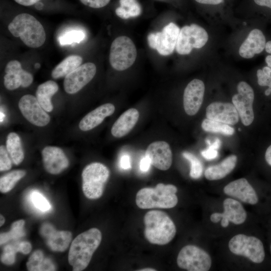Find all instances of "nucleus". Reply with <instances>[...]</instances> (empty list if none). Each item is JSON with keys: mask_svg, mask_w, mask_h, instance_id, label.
<instances>
[{"mask_svg": "<svg viewBox=\"0 0 271 271\" xmlns=\"http://www.w3.org/2000/svg\"><path fill=\"white\" fill-rule=\"evenodd\" d=\"M177 192V188L173 185L159 183L155 188L146 187L140 190L136 195V203L143 209L173 208L178 201Z\"/></svg>", "mask_w": 271, "mask_h": 271, "instance_id": "4", "label": "nucleus"}, {"mask_svg": "<svg viewBox=\"0 0 271 271\" xmlns=\"http://www.w3.org/2000/svg\"><path fill=\"white\" fill-rule=\"evenodd\" d=\"M120 166L124 170L129 169L131 168L130 157L127 155H123L120 160Z\"/></svg>", "mask_w": 271, "mask_h": 271, "instance_id": "42", "label": "nucleus"}, {"mask_svg": "<svg viewBox=\"0 0 271 271\" xmlns=\"http://www.w3.org/2000/svg\"><path fill=\"white\" fill-rule=\"evenodd\" d=\"M116 15L123 19H127L130 18L127 13L121 7H117L115 11Z\"/></svg>", "mask_w": 271, "mask_h": 271, "instance_id": "45", "label": "nucleus"}, {"mask_svg": "<svg viewBox=\"0 0 271 271\" xmlns=\"http://www.w3.org/2000/svg\"><path fill=\"white\" fill-rule=\"evenodd\" d=\"M18 105L23 116L32 124L44 126L50 122L49 115L34 96L31 94L23 96L19 101Z\"/></svg>", "mask_w": 271, "mask_h": 271, "instance_id": "12", "label": "nucleus"}, {"mask_svg": "<svg viewBox=\"0 0 271 271\" xmlns=\"http://www.w3.org/2000/svg\"><path fill=\"white\" fill-rule=\"evenodd\" d=\"M177 263L179 267L189 271H207L212 260L209 254L202 248L187 245L180 251Z\"/></svg>", "mask_w": 271, "mask_h": 271, "instance_id": "8", "label": "nucleus"}, {"mask_svg": "<svg viewBox=\"0 0 271 271\" xmlns=\"http://www.w3.org/2000/svg\"><path fill=\"white\" fill-rule=\"evenodd\" d=\"M270 93H271V88L268 87V88H267L265 90L264 92V94L266 96H268L270 94Z\"/></svg>", "mask_w": 271, "mask_h": 271, "instance_id": "56", "label": "nucleus"}, {"mask_svg": "<svg viewBox=\"0 0 271 271\" xmlns=\"http://www.w3.org/2000/svg\"><path fill=\"white\" fill-rule=\"evenodd\" d=\"M42 156L44 167L50 174H58L69 166L68 158L59 147H45L42 151Z\"/></svg>", "mask_w": 271, "mask_h": 271, "instance_id": "19", "label": "nucleus"}, {"mask_svg": "<svg viewBox=\"0 0 271 271\" xmlns=\"http://www.w3.org/2000/svg\"><path fill=\"white\" fill-rule=\"evenodd\" d=\"M206 115L208 119L228 125L236 124L239 117L233 104L219 101L213 102L207 107Z\"/></svg>", "mask_w": 271, "mask_h": 271, "instance_id": "17", "label": "nucleus"}, {"mask_svg": "<svg viewBox=\"0 0 271 271\" xmlns=\"http://www.w3.org/2000/svg\"><path fill=\"white\" fill-rule=\"evenodd\" d=\"M109 176L108 169L100 163H93L85 167L82 173V191L90 199L100 198Z\"/></svg>", "mask_w": 271, "mask_h": 271, "instance_id": "5", "label": "nucleus"}, {"mask_svg": "<svg viewBox=\"0 0 271 271\" xmlns=\"http://www.w3.org/2000/svg\"><path fill=\"white\" fill-rule=\"evenodd\" d=\"M151 165L150 159L146 156L142 159L140 164V170L144 172H147Z\"/></svg>", "mask_w": 271, "mask_h": 271, "instance_id": "43", "label": "nucleus"}, {"mask_svg": "<svg viewBox=\"0 0 271 271\" xmlns=\"http://www.w3.org/2000/svg\"><path fill=\"white\" fill-rule=\"evenodd\" d=\"M6 148L11 160L16 165L21 164L24 159L20 138L15 132H10L7 136Z\"/></svg>", "mask_w": 271, "mask_h": 271, "instance_id": "29", "label": "nucleus"}, {"mask_svg": "<svg viewBox=\"0 0 271 271\" xmlns=\"http://www.w3.org/2000/svg\"><path fill=\"white\" fill-rule=\"evenodd\" d=\"M84 5L94 9H99L107 6L110 0H79Z\"/></svg>", "mask_w": 271, "mask_h": 271, "instance_id": "39", "label": "nucleus"}, {"mask_svg": "<svg viewBox=\"0 0 271 271\" xmlns=\"http://www.w3.org/2000/svg\"><path fill=\"white\" fill-rule=\"evenodd\" d=\"M201 154L206 160H211L215 159L217 157L218 152L217 150L208 147L207 149L202 151Z\"/></svg>", "mask_w": 271, "mask_h": 271, "instance_id": "41", "label": "nucleus"}, {"mask_svg": "<svg viewBox=\"0 0 271 271\" xmlns=\"http://www.w3.org/2000/svg\"><path fill=\"white\" fill-rule=\"evenodd\" d=\"M270 252H271V244H270Z\"/></svg>", "mask_w": 271, "mask_h": 271, "instance_id": "58", "label": "nucleus"}, {"mask_svg": "<svg viewBox=\"0 0 271 271\" xmlns=\"http://www.w3.org/2000/svg\"><path fill=\"white\" fill-rule=\"evenodd\" d=\"M115 111V106L110 103L102 104L87 114L80 121L79 127L82 131L91 130L99 125Z\"/></svg>", "mask_w": 271, "mask_h": 271, "instance_id": "23", "label": "nucleus"}, {"mask_svg": "<svg viewBox=\"0 0 271 271\" xmlns=\"http://www.w3.org/2000/svg\"><path fill=\"white\" fill-rule=\"evenodd\" d=\"M139 271H156L157 270L156 269H154V268H142V269H140V270H138Z\"/></svg>", "mask_w": 271, "mask_h": 271, "instance_id": "55", "label": "nucleus"}, {"mask_svg": "<svg viewBox=\"0 0 271 271\" xmlns=\"http://www.w3.org/2000/svg\"><path fill=\"white\" fill-rule=\"evenodd\" d=\"M268 87H270L271 88V85L270 86H269Z\"/></svg>", "mask_w": 271, "mask_h": 271, "instance_id": "59", "label": "nucleus"}, {"mask_svg": "<svg viewBox=\"0 0 271 271\" xmlns=\"http://www.w3.org/2000/svg\"><path fill=\"white\" fill-rule=\"evenodd\" d=\"M265 62L267 66L271 68V55H268L265 58Z\"/></svg>", "mask_w": 271, "mask_h": 271, "instance_id": "53", "label": "nucleus"}, {"mask_svg": "<svg viewBox=\"0 0 271 271\" xmlns=\"http://www.w3.org/2000/svg\"><path fill=\"white\" fill-rule=\"evenodd\" d=\"M30 199L35 208L42 212H47L51 208L49 201L38 191H34L32 192Z\"/></svg>", "mask_w": 271, "mask_h": 271, "instance_id": "35", "label": "nucleus"}, {"mask_svg": "<svg viewBox=\"0 0 271 271\" xmlns=\"http://www.w3.org/2000/svg\"><path fill=\"white\" fill-rule=\"evenodd\" d=\"M201 127L206 131L220 133L226 136L233 135L235 131L234 129L228 124L208 118L203 120Z\"/></svg>", "mask_w": 271, "mask_h": 271, "instance_id": "31", "label": "nucleus"}, {"mask_svg": "<svg viewBox=\"0 0 271 271\" xmlns=\"http://www.w3.org/2000/svg\"><path fill=\"white\" fill-rule=\"evenodd\" d=\"M257 83L261 86H268L271 79L268 78L263 72L262 69H258L256 72Z\"/></svg>", "mask_w": 271, "mask_h": 271, "instance_id": "40", "label": "nucleus"}, {"mask_svg": "<svg viewBox=\"0 0 271 271\" xmlns=\"http://www.w3.org/2000/svg\"><path fill=\"white\" fill-rule=\"evenodd\" d=\"M56 82L48 80L40 84L37 89L36 98L43 108L47 112H51L53 108L51 99L58 90Z\"/></svg>", "mask_w": 271, "mask_h": 271, "instance_id": "26", "label": "nucleus"}, {"mask_svg": "<svg viewBox=\"0 0 271 271\" xmlns=\"http://www.w3.org/2000/svg\"><path fill=\"white\" fill-rule=\"evenodd\" d=\"M84 37L85 34L82 31L72 30L60 37L59 41L61 45H67L75 42L79 43L84 39Z\"/></svg>", "mask_w": 271, "mask_h": 271, "instance_id": "37", "label": "nucleus"}, {"mask_svg": "<svg viewBox=\"0 0 271 271\" xmlns=\"http://www.w3.org/2000/svg\"><path fill=\"white\" fill-rule=\"evenodd\" d=\"M208 35L201 26L193 24L184 26L180 31L176 50L180 55L189 54L193 48H201L207 43Z\"/></svg>", "mask_w": 271, "mask_h": 271, "instance_id": "9", "label": "nucleus"}, {"mask_svg": "<svg viewBox=\"0 0 271 271\" xmlns=\"http://www.w3.org/2000/svg\"><path fill=\"white\" fill-rule=\"evenodd\" d=\"M254 3L260 7L271 9V0H253Z\"/></svg>", "mask_w": 271, "mask_h": 271, "instance_id": "48", "label": "nucleus"}, {"mask_svg": "<svg viewBox=\"0 0 271 271\" xmlns=\"http://www.w3.org/2000/svg\"><path fill=\"white\" fill-rule=\"evenodd\" d=\"M96 72L95 65L87 62L78 68L65 77L63 86L68 94H74L80 91L94 77Z\"/></svg>", "mask_w": 271, "mask_h": 271, "instance_id": "11", "label": "nucleus"}, {"mask_svg": "<svg viewBox=\"0 0 271 271\" xmlns=\"http://www.w3.org/2000/svg\"><path fill=\"white\" fill-rule=\"evenodd\" d=\"M264 49L268 54L271 55V41L266 42Z\"/></svg>", "mask_w": 271, "mask_h": 271, "instance_id": "52", "label": "nucleus"}, {"mask_svg": "<svg viewBox=\"0 0 271 271\" xmlns=\"http://www.w3.org/2000/svg\"><path fill=\"white\" fill-rule=\"evenodd\" d=\"M224 211L222 213H214L210 216L212 222H218L221 219L223 227L228 226L229 222L235 224L243 223L247 217L246 212L241 204L232 198H226L223 201Z\"/></svg>", "mask_w": 271, "mask_h": 271, "instance_id": "13", "label": "nucleus"}, {"mask_svg": "<svg viewBox=\"0 0 271 271\" xmlns=\"http://www.w3.org/2000/svg\"><path fill=\"white\" fill-rule=\"evenodd\" d=\"M221 143L220 140L219 139L217 138L212 144H210L209 145L208 147L215 150H217L220 147Z\"/></svg>", "mask_w": 271, "mask_h": 271, "instance_id": "50", "label": "nucleus"}, {"mask_svg": "<svg viewBox=\"0 0 271 271\" xmlns=\"http://www.w3.org/2000/svg\"><path fill=\"white\" fill-rule=\"evenodd\" d=\"M223 191L225 194L251 205L258 202V197L253 188L245 178H240L226 185Z\"/></svg>", "mask_w": 271, "mask_h": 271, "instance_id": "20", "label": "nucleus"}, {"mask_svg": "<svg viewBox=\"0 0 271 271\" xmlns=\"http://www.w3.org/2000/svg\"><path fill=\"white\" fill-rule=\"evenodd\" d=\"M147 39L149 46L151 48L155 49L156 48V39L155 33H152L149 34Z\"/></svg>", "mask_w": 271, "mask_h": 271, "instance_id": "46", "label": "nucleus"}, {"mask_svg": "<svg viewBox=\"0 0 271 271\" xmlns=\"http://www.w3.org/2000/svg\"><path fill=\"white\" fill-rule=\"evenodd\" d=\"M12 161L4 146L0 147V171H5L10 170L12 166Z\"/></svg>", "mask_w": 271, "mask_h": 271, "instance_id": "38", "label": "nucleus"}, {"mask_svg": "<svg viewBox=\"0 0 271 271\" xmlns=\"http://www.w3.org/2000/svg\"><path fill=\"white\" fill-rule=\"evenodd\" d=\"M0 226H2L5 222V219L2 214L0 215Z\"/></svg>", "mask_w": 271, "mask_h": 271, "instance_id": "54", "label": "nucleus"}, {"mask_svg": "<svg viewBox=\"0 0 271 271\" xmlns=\"http://www.w3.org/2000/svg\"><path fill=\"white\" fill-rule=\"evenodd\" d=\"M137 56V49L132 41L128 37L119 36L111 45L109 63L116 70L123 71L132 66Z\"/></svg>", "mask_w": 271, "mask_h": 271, "instance_id": "6", "label": "nucleus"}, {"mask_svg": "<svg viewBox=\"0 0 271 271\" xmlns=\"http://www.w3.org/2000/svg\"><path fill=\"white\" fill-rule=\"evenodd\" d=\"M262 70L263 73L269 79H271V68L266 66L262 68Z\"/></svg>", "mask_w": 271, "mask_h": 271, "instance_id": "51", "label": "nucleus"}, {"mask_svg": "<svg viewBox=\"0 0 271 271\" xmlns=\"http://www.w3.org/2000/svg\"><path fill=\"white\" fill-rule=\"evenodd\" d=\"M20 242H16L5 246L1 256V261L4 264L12 265L14 263L16 253L18 252H21Z\"/></svg>", "mask_w": 271, "mask_h": 271, "instance_id": "33", "label": "nucleus"}, {"mask_svg": "<svg viewBox=\"0 0 271 271\" xmlns=\"http://www.w3.org/2000/svg\"><path fill=\"white\" fill-rule=\"evenodd\" d=\"M144 234L151 243L165 245L175 237L176 228L173 220L165 212L157 210L148 211L144 216Z\"/></svg>", "mask_w": 271, "mask_h": 271, "instance_id": "2", "label": "nucleus"}, {"mask_svg": "<svg viewBox=\"0 0 271 271\" xmlns=\"http://www.w3.org/2000/svg\"><path fill=\"white\" fill-rule=\"evenodd\" d=\"M179 27L170 23L160 32L155 33L156 48L158 53L163 56L171 54L175 48L180 33Z\"/></svg>", "mask_w": 271, "mask_h": 271, "instance_id": "21", "label": "nucleus"}, {"mask_svg": "<svg viewBox=\"0 0 271 271\" xmlns=\"http://www.w3.org/2000/svg\"><path fill=\"white\" fill-rule=\"evenodd\" d=\"M25 223V220L22 219L13 223L10 231L1 233L0 244L2 245L10 240L18 239L25 236V232L24 229Z\"/></svg>", "mask_w": 271, "mask_h": 271, "instance_id": "32", "label": "nucleus"}, {"mask_svg": "<svg viewBox=\"0 0 271 271\" xmlns=\"http://www.w3.org/2000/svg\"><path fill=\"white\" fill-rule=\"evenodd\" d=\"M183 156L191 163L190 172L191 177L195 179L199 178L203 172V166L201 162L196 156L189 152L183 153Z\"/></svg>", "mask_w": 271, "mask_h": 271, "instance_id": "34", "label": "nucleus"}, {"mask_svg": "<svg viewBox=\"0 0 271 271\" xmlns=\"http://www.w3.org/2000/svg\"><path fill=\"white\" fill-rule=\"evenodd\" d=\"M139 115V111L134 108L125 111L113 123L111 129L112 135L117 138L126 135L136 124Z\"/></svg>", "mask_w": 271, "mask_h": 271, "instance_id": "24", "label": "nucleus"}, {"mask_svg": "<svg viewBox=\"0 0 271 271\" xmlns=\"http://www.w3.org/2000/svg\"><path fill=\"white\" fill-rule=\"evenodd\" d=\"M8 29L15 37L20 38L28 47L37 48L46 40L45 30L41 23L32 15L22 13L17 15L9 24Z\"/></svg>", "mask_w": 271, "mask_h": 271, "instance_id": "3", "label": "nucleus"}, {"mask_svg": "<svg viewBox=\"0 0 271 271\" xmlns=\"http://www.w3.org/2000/svg\"><path fill=\"white\" fill-rule=\"evenodd\" d=\"M237 89L238 93L233 96L232 104L237 110L242 124L248 126L252 123L254 118L253 109L254 91L245 81L239 82Z\"/></svg>", "mask_w": 271, "mask_h": 271, "instance_id": "10", "label": "nucleus"}, {"mask_svg": "<svg viewBox=\"0 0 271 271\" xmlns=\"http://www.w3.org/2000/svg\"><path fill=\"white\" fill-rule=\"evenodd\" d=\"M40 233L46 240V243L53 251L63 252L67 249L72 239L71 232L68 231H57L48 223H43Z\"/></svg>", "mask_w": 271, "mask_h": 271, "instance_id": "18", "label": "nucleus"}, {"mask_svg": "<svg viewBox=\"0 0 271 271\" xmlns=\"http://www.w3.org/2000/svg\"><path fill=\"white\" fill-rule=\"evenodd\" d=\"M264 157L266 163L271 166V145L267 148Z\"/></svg>", "mask_w": 271, "mask_h": 271, "instance_id": "49", "label": "nucleus"}, {"mask_svg": "<svg viewBox=\"0 0 271 271\" xmlns=\"http://www.w3.org/2000/svg\"><path fill=\"white\" fill-rule=\"evenodd\" d=\"M146 156L150 160L151 165L157 169L166 171L172 163V152L169 144L165 141H156L148 147Z\"/></svg>", "mask_w": 271, "mask_h": 271, "instance_id": "16", "label": "nucleus"}, {"mask_svg": "<svg viewBox=\"0 0 271 271\" xmlns=\"http://www.w3.org/2000/svg\"><path fill=\"white\" fill-rule=\"evenodd\" d=\"M196 2L203 5L217 6L223 3L224 0H195Z\"/></svg>", "mask_w": 271, "mask_h": 271, "instance_id": "44", "label": "nucleus"}, {"mask_svg": "<svg viewBox=\"0 0 271 271\" xmlns=\"http://www.w3.org/2000/svg\"><path fill=\"white\" fill-rule=\"evenodd\" d=\"M4 85L10 90L20 87H28L33 81L31 73L24 70L21 63L16 60L9 61L5 67Z\"/></svg>", "mask_w": 271, "mask_h": 271, "instance_id": "14", "label": "nucleus"}, {"mask_svg": "<svg viewBox=\"0 0 271 271\" xmlns=\"http://www.w3.org/2000/svg\"><path fill=\"white\" fill-rule=\"evenodd\" d=\"M40 66V64H38V63H36V64H35V67L36 68H39Z\"/></svg>", "mask_w": 271, "mask_h": 271, "instance_id": "57", "label": "nucleus"}, {"mask_svg": "<svg viewBox=\"0 0 271 271\" xmlns=\"http://www.w3.org/2000/svg\"><path fill=\"white\" fill-rule=\"evenodd\" d=\"M101 239V233L96 228H90L74 238L68 254V261L73 271L83 270L88 266Z\"/></svg>", "mask_w": 271, "mask_h": 271, "instance_id": "1", "label": "nucleus"}, {"mask_svg": "<svg viewBox=\"0 0 271 271\" xmlns=\"http://www.w3.org/2000/svg\"><path fill=\"white\" fill-rule=\"evenodd\" d=\"M120 6L130 17H137L142 13V8L137 0H119Z\"/></svg>", "mask_w": 271, "mask_h": 271, "instance_id": "36", "label": "nucleus"}, {"mask_svg": "<svg viewBox=\"0 0 271 271\" xmlns=\"http://www.w3.org/2000/svg\"><path fill=\"white\" fill-rule=\"evenodd\" d=\"M18 4L23 6H32L41 0H14Z\"/></svg>", "mask_w": 271, "mask_h": 271, "instance_id": "47", "label": "nucleus"}, {"mask_svg": "<svg viewBox=\"0 0 271 271\" xmlns=\"http://www.w3.org/2000/svg\"><path fill=\"white\" fill-rule=\"evenodd\" d=\"M270 85H271V82H270V84H269V86H270Z\"/></svg>", "mask_w": 271, "mask_h": 271, "instance_id": "60", "label": "nucleus"}, {"mask_svg": "<svg viewBox=\"0 0 271 271\" xmlns=\"http://www.w3.org/2000/svg\"><path fill=\"white\" fill-rule=\"evenodd\" d=\"M27 269L29 271H53L56 267L48 258L44 256L43 251L36 250L33 252L26 263Z\"/></svg>", "mask_w": 271, "mask_h": 271, "instance_id": "28", "label": "nucleus"}, {"mask_svg": "<svg viewBox=\"0 0 271 271\" xmlns=\"http://www.w3.org/2000/svg\"><path fill=\"white\" fill-rule=\"evenodd\" d=\"M82 61L83 59L80 56L70 55L53 69L51 76L54 79L65 77L80 66Z\"/></svg>", "mask_w": 271, "mask_h": 271, "instance_id": "27", "label": "nucleus"}, {"mask_svg": "<svg viewBox=\"0 0 271 271\" xmlns=\"http://www.w3.org/2000/svg\"><path fill=\"white\" fill-rule=\"evenodd\" d=\"M26 174L23 170H16L11 171L0 179V191L3 193L10 191L15 186L16 184Z\"/></svg>", "mask_w": 271, "mask_h": 271, "instance_id": "30", "label": "nucleus"}, {"mask_svg": "<svg viewBox=\"0 0 271 271\" xmlns=\"http://www.w3.org/2000/svg\"><path fill=\"white\" fill-rule=\"evenodd\" d=\"M266 42L262 32L258 29H253L240 45L239 54L244 58H251L264 50Z\"/></svg>", "mask_w": 271, "mask_h": 271, "instance_id": "22", "label": "nucleus"}, {"mask_svg": "<svg viewBox=\"0 0 271 271\" xmlns=\"http://www.w3.org/2000/svg\"><path fill=\"white\" fill-rule=\"evenodd\" d=\"M205 85L198 79L190 81L186 87L183 94V105L185 112L194 115L200 108L204 98Z\"/></svg>", "mask_w": 271, "mask_h": 271, "instance_id": "15", "label": "nucleus"}, {"mask_svg": "<svg viewBox=\"0 0 271 271\" xmlns=\"http://www.w3.org/2000/svg\"><path fill=\"white\" fill-rule=\"evenodd\" d=\"M228 247L233 254L246 257L254 263H261L264 259L263 245L256 237L238 234L231 238Z\"/></svg>", "mask_w": 271, "mask_h": 271, "instance_id": "7", "label": "nucleus"}, {"mask_svg": "<svg viewBox=\"0 0 271 271\" xmlns=\"http://www.w3.org/2000/svg\"><path fill=\"white\" fill-rule=\"evenodd\" d=\"M236 162L237 157L234 155H230L219 164L208 167L205 171V177L208 180L221 179L234 169Z\"/></svg>", "mask_w": 271, "mask_h": 271, "instance_id": "25", "label": "nucleus"}]
</instances>
